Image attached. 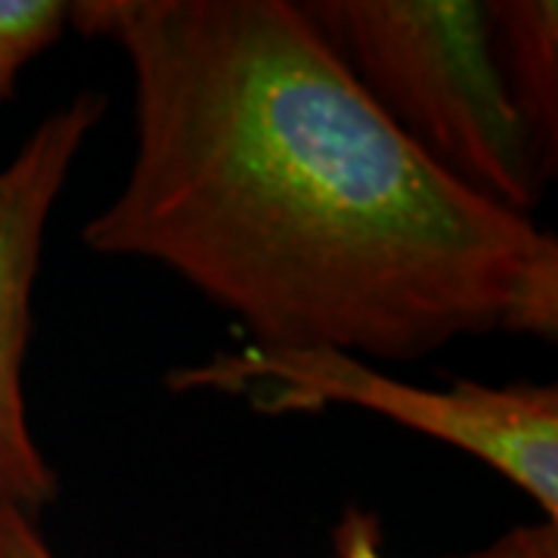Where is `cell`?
<instances>
[{
	"mask_svg": "<svg viewBox=\"0 0 558 558\" xmlns=\"http://www.w3.org/2000/svg\"><path fill=\"white\" fill-rule=\"evenodd\" d=\"M0 558H57L38 531V519L0 499Z\"/></svg>",
	"mask_w": 558,
	"mask_h": 558,
	"instance_id": "obj_8",
	"label": "cell"
},
{
	"mask_svg": "<svg viewBox=\"0 0 558 558\" xmlns=\"http://www.w3.org/2000/svg\"><path fill=\"white\" fill-rule=\"evenodd\" d=\"M385 119L447 174L527 215L546 183L478 0L301 3Z\"/></svg>",
	"mask_w": 558,
	"mask_h": 558,
	"instance_id": "obj_2",
	"label": "cell"
},
{
	"mask_svg": "<svg viewBox=\"0 0 558 558\" xmlns=\"http://www.w3.org/2000/svg\"><path fill=\"white\" fill-rule=\"evenodd\" d=\"M72 25V0H0V102L16 94L25 65L57 47Z\"/></svg>",
	"mask_w": 558,
	"mask_h": 558,
	"instance_id": "obj_6",
	"label": "cell"
},
{
	"mask_svg": "<svg viewBox=\"0 0 558 558\" xmlns=\"http://www.w3.org/2000/svg\"><path fill=\"white\" fill-rule=\"evenodd\" d=\"M109 100L97 90L53 109L0 168V499L38 519L60 497V475L35 440L25 403L32 295L53 205Z\"/></svg>",
	"mask_w": 558,
	"mask_h": 558,
	"instance_id": "obj_4",
	"label": "cell"
},
{
	"mask_svg": "<svg viewBox=\"0 0 558 558\" xmlns=\"http://www.w3.org/2000/svg\"><path fill=\"white\" fill-rule=\"evenodd\" d=\"M134 75V159L84 223L258 348L418 360L556 341L558 240L400 134L292 0H75Z\"/></svg>",
	"mask_w": 558,
	"mask_h": 558,
	"instance_id": "obj_1",
	"label": "cell"
},
{
	"mask_svg": "<svg viewBox=\"0 0 558 558\" xmlns=\"http://www.w3.org/2000/svg\"><path fill=\"white\" fill-rule=\"evenodd\" d=\"M171 391H220L252 400L258 413H317L357 407L490 465L558 521V388L512 381H457L422 388L366 360L329 348H258L215 354L168 376Z\"/></svg>",
	"mask_w": 558,
	"mask_h": 558,
	"instance_id": "obj_3",
	"label": "cell"
},
{
	"mask_svg": "<svg viewBox=\"0 0 558 558\" xmlns=\"http://www.w3.org/2000/svg\"><path fill=\"white\" fill-rule=\"evenodd\" d=\"M336 553L339 558H385L379 515L360 506H348L336 527Z\"/></svg>",
	"mask_w": 558,
	"mask_h": 558,
	"instance_id": "obj_9",
	"label": "cell"
},
{
	"mask_svg": "<svg viewBox=\"0 0 558 558\" xmlns=\"http://www.w3.org/2000/svg\"><path fill=\"white\" fill-rule=\"evenodd\" d=\"M440 558H558V521L515 524L484 549Z\"/></svg>",
	"mask_w": 558,
	"mask_h": 558,
	"instance_id": "obj_7",
	"label": "cell"
},
{
	"mask_svg": "<svg viewBox=\"0 0 558 558\" xmlns=\"http://www.w3.org/2000/svg\"><path fill=\"white\" fill-rule=\"evenodd\" d=\"M484 7L502 87L534 146L543 178H553L558 161L556 0H490Z\"/></svg>",
	"mask_w": 558,
	"mask_h": 558,
	"instance_id": "obj_5",
	"label": "cell"
}]
</instances>
